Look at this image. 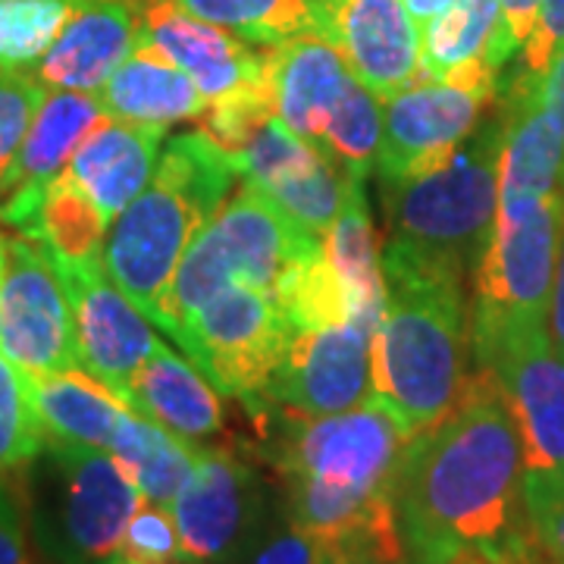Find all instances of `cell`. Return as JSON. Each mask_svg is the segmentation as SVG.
<instances>
[{
	"label": "cell",
	"instance_id": "obj_45",
	"mask_svg": "<svg viewBox=\"0 0 564 564\" xmlns=\"http://www.w3.org/2000/svg\"><path fill=\"white\" fill-rule=\"evenodd\" d=\"M426 564H489L484 555H477V552H452V555H443V558H436V562H426Z\"/></svg>",
	"mask_w": 564,
	"mask_h": 564
},
{
	"label": "cell",
	"instance_id": "obj_24",
	"mask_svg": "<svg viewBox=\"0 0 564 564\" xmlns=\"http://www.w3.org/2000/svg\"><path fill=\"white\" fill-rule=\"evenodd\" d=\"M129 408L192 445H207L214 436H220L226 423L217 386L204 377L198 364L182 358L166 343L158 345L154 355L141 364L132 380Z\"/></svg>",
	"mask_w": 564,
	"mask_h": 564
},
{
	"label": "cell",
	"instance_id": "obj_21",
	"mask_svg": "<svg viewBox=\"0 0 564 564\" xmlns=\"http://www.w3.org/2000/svg\"><path fill=\"white\" fill-rule=\"evenodd\" d=\"M107 120L98 95L85 91H47L32 129L22 141L17 166L0 198V223L22 232L41 202V192L63 176L73 154Z\"/></svg>",
	"mask_w": 564,
	"mask_h": 564
},
{
	"label": "cell",
	"instance_id": "obj_36",
	"mask_svg": "<svg viewBox=\"0 0 564 564\" xmlns=\"http://www.w3.org/2000/svg\"><path fill=\"white\" fill-rule=\"evenodd\" d=\"M321 564H408L399 514H383L333 543H323Z\"/></svg>",
	"mask_w": 564,
	"mask_h": 564
},
{
	"label": "cell",
	"instance_id": "obj_28",
	"mask_svg": "<svg viewBox=\"0 0 564 564\" xmlns=\"http://www.w3.org/2000/svg\"><path fill=\"white\" fill-rule=\"evenodd\" d=\"M321 248L355 304V321L377 329L386 311V282L361 176H348L343 210L321 236Z\"/></svg>",
	"mask_w": 564,
	"mask_h": 564
},
{
	"label": "cell",
	"instance_id": "obj_8",
	"mask_svg": "<svg viewBox=\"0 0 564 564\" xmlns=\"http://www.w3.org/2000/svg\"><path fill=\"white\" fill-rule=\"evenodd\" d=\"M317 248V236L295 226L258 188L242 185L192 239L154 326L180 339L195 311L226 285H254L273 295L282 273Z\"/></svg>",
	"mask_w": 564,
	"mask_h": 564
},
{
	"label": "cell",
	"instance_id": "obj_5",
	"mask_svg": "<svg viewBox=\"0 0 564 564\" xmlns=\"http://www.w3.org/2000/svg\"><path fill=\"white\" fill-rule=\"evenodd\" d=\"M499 110L440 166L411 180H380L386 245L474 280L499 207Z\"/></svg>",
	"mask_w": 564,
	"mask_h": 564
},
{
	"label": "cell",
	"instance_id": "obj_1",
	"mask_svg": "<svg viewBox=\"0 0 564 564\" xmlns=\"http://www.w3.org/2000/svg\"><path fill=\"white\" fill-rule=\"evenodd\" d=\"M395 514L408 564L477 552L489 564H558L524 499V452L496 380L474 370L452 414L404 448Z\"/></svg>",
	"mask_w": 564,
	"mask_h": 564
},
{
	"label": "cell",
	"instance_id": "obj_11",
	"mask_svg": "<svg viewBox=\"0 0 564 564\" xmlns=\"http://www.w3.org/2000/svg\"><path fill=\"white\" fill-rule=\"evenodd\" d=\"M182 564H239L263 524L258 470L223 445H195L192 474L170 505Z\"/></svg>",
	"mask_w": 564,
	"mask_h": 564
},
{
	"label": "cell",
	"instance_id": "obj_40",
	"mask_svg": "<svg viewBox=\"0 0 564 564\" xmlns=\"http://www.w3.org/2000/svg\"><path fill=\"white\" fill-rule=\"evenodd\" d=\"M564 51V0H540V17L521 47L527 73L543 76L552 61Z\"/></svg>",
	"mask_w": 564,
	"mask_h": 564
},
{
	"label": "cell",
	"instance_id": "obj_39",
	"mask_svg": "<svg viewBox=\"0 0 564 564\" xmlns=\"http://www.w3.org/2000/svg\"><path fill=\"white\" fill-rule=\"evenodd\" d=\"M29 518L22 502L20 477L0 474V564H32Z\"/></svg>",
	"mask_w": 564,
	"mask_h": 564
},
{
	"label": "cell",
	"instance_id": "obj_3",
	"mask_svg": "<svg viewBox=\"0 0 564 564\" xmlns=\"http://www.w3.org/2000/svg\"><path fill=\"white\" fill-rule=\"evenodd\" d=\"M386 311L373 333V399L411 440L455 411L474 380L467 276L386 245Z\"/></svg>",
	"mask_w": 564,
	"mask_h": 564
},
{
	"label": "cell",
	"instance_id": "obj_44",
	"mask_svg": "<svg viewBox=\"0 0 564 564\" xmlns=\"http://www.w3.org/2000/svg\"><path fill=\"white\" fill-rule=\"evenodd\" d=\"M452 0H404V7H408V13L417 20V25L423 22H430L433 17H440L445 7H448Z\"/></svg>",
	"mask_w": 564,
	"mask_h": 564
},
{
	"label": "cell",
	"instance_id": "obj_38",
	"mask_svg": "<svg viewBox=\"0 0 564 564\" xmlns=\"http://www.w3.org/2000/svg\"><path fill=\"white\" fill-rule=\"evenodd\" d=\"M524 499L540 543L564 564V484L524 480Z\"/></svg>",
	"mask_w": 564,
	"mask_h": 564
},
{
	"label": "cell",
	"instance_id": "obj_23",
	"mask_svg": "<svg viewBox=\"0 0 564 564\" xmlns=\"http://www.w3.org/2000/svg\"><path fill=\"white\" fill-rule=\"evenodd\" d=\"M163 139L166 129L161 126H139L107 117L82 141L63 176L79 185L101 207L104 217L113 223L122 207L135 202L141 188L154 176Z\"/></svg>",
	"mask_w": 564,
	"mask_h": 564
},
{
	"label": "cell",
	"instance_id": "obj_47",
	"mask_svg": "<svg viewBox=\"0 0 564 564\" xmlns=\"http://www.w3.org/2000/svg\"><path fill=\"white\" fill-rule=\"evenodd\" d=\"M3 245H7V236H0V270H3Z\"/></svg>",
	"mask_w": 564,
	"mask_h": 564
},
{
	"label": "cell",
	"instance_id": "obj_46",
	"mask_svg": "<svg viewBox=\"0 0 564 564\" xmlns=\"http://www.w3.org/2000/svg\"><path fill=\"white\" fill-rule=\"evenodd\" d=\"M104 564H141V562H132V558H126V555H120V552H117L113 558H107Z\"/></svg>",
	"mask_w": 564,
	"mask_h": 564
},
{
	"label": "cell",
	"instance_id": "obj_30",
	"mask_svg": "<svg viewBox=\"0 0 564 564\" xmlns=\"http://www.w3.org/2000/svg\"><path fill=\"white\" fill-rule=\"evenodd\" d=\"M107 229L110 220L104 217L101 207L79 185L57 176L41 192L39 207L20 236L39 242L57 261H95L104 258Z\"/></svg>",
	"mask_w": 564,
	"mask_h": 564
},
{
	"label": "cell",
	"instance_id": "obj_15",
	"mask_svg": "<svg viewBox=\"0 0 564 564\" xmlns=\"http://www.w3.org/2000/svg\"><path fill=\"white\" fill-rule=\"evenodd\" d=\"M226 158L239 170L245 185L258 188L267 202L317 239L343 210L348 176L314 144L295 135L276 110L263 113L248 129L242 144Z\"/></svg>",
	"mask_w": 564,
	"mask_h": 564
},
{
	"label": "cell",
	"instance_id": "obj_41",
	"mask_svg": "<svg viewBox=\"0 0 564 564\" xmlns=\"http://www.w3.org/2000/svg\"><path fill=\"white\" fill-rule=\"evenodd\" d=\"M251 564H321V543L285 521L261 545H254Z\"/></svg>",
	"mask_w": 564,
	"mask_h": 564
},
{
	"label": "cell",
	"instance_id": "obj_16",
	"mask_svg": "<svg viewBox=\"0 0 564 564\" xmlns=\"http://www.w3.org/2000/svg\"><path fill=\"white\" fill-rule=\"evenodd\" d=\"M373 333L361 321L292 329L263 402L323 417L373 399Z\"/></svg>",
	"mask_w": 564,
	"mask_h": 564
},
{
	"label": "cell",
	"instance_id": "obj_10",
	"mask_svg": "<svg viewBox=\"0 0 564 564\" xmlns=\"http://www.w3.org/2000/svg\"><path fill=\"white\" fill-rule=\"evenodd\" d=\"M289 339L292 326L270 292L226 285L195 311L176 343L223 395L254 408L263 402Z\"/></svg>",
	"mask_w": 564,
	"mask_h": 564
},
{
	"label": "cell",
	"instance_id": "obj_14",
	"mask_svg": "<svg viewBox=\"0 0 564 564\" xmlns=\"http://www.w3.org/2000/svg\"><path fill=\"white\" fill-rule=\"evenodd\" d=\"M51 261L61 273L66 299L73 307L79 367L129 408L135 373L163 343L154 329V321L110 280L104 258L95 261L51 258Z\"/></svg>",
	"mask_w": 564,
	"mask_h": 564
},
{
	"label": "cell",
	"instance_id": "obj_26",
	"mask_svg": "<svg viewBox=\"0 0 564 564\" xmlns=\"http://www.w3.org/2000/svg\"><path fill=\"white\" fill-rule=\"evenodd\" d=\"M514 51L521 47L505 29L499 0H452L421 29L423 79L443 82L470 63H489L502 73Z\"/></svg>",
	"mask_w": 564,
	"mask_h": 564
},
{
	"label": "cell",
	"instance_id": "obj_29",
	"mask_svg": "<svg viewBox=\"0 0 564 564\" xmlns=\"http://www.w3.org/2000/svg\"><path fill=\"white\" fill-rule=\"evenodd\" d=\"M107 452L129 474L141 499L151 505H163V508L176 502L180 489L192 474V464H195V445L173 436L166 426L132 411V408L122 411Z\"/></svg>",
	"mask_w": 564,
	"mask_h": 564
},
{
	"label": "cell",
	"instance_id": "obj_12",
	"mask_svg": "<svg viewBox=\"0 0 564 564\" xmlns=\"http://www.w3.org/2000/svg\"><path fill=\"white\" fill-rule=\"evenodd\" d=\"M0 355L25 377L82 370L73 307L47 251L7 236L0 270Z\"/></svg>",
	"mask_w": 564,
	"mask_h": 564
},
{
	"label": "cell",
	"instance_id": "obj_17",
	"mask_svg": "<svg viewBox=\"0 0 564 564\" xmlns=\"http://www.w3.org/2000/svg\"><path fill=\"white\" fill-rule=\"evenodd\" d=\"M496 88H467L455 82L423 79L383 104V141L377 154L380 180H411L455 154L470 139Z\"/></svg>",
	"mask_w": 564,
	"mask_h": 564
},
{
	"label": "cell",
	"instance_id": "obj_37",
	"mask_svg": "<svg viewBox=\"0 0 564 564\" xmlns=\"http://www.w3.org/2000/svg\"><path fill=\"white\" fill-rule=\"evenodd\" d=\"M120 555L141 564H182L173 511L163 505L141 502L122 533Z\"/></svg>",
	"mask_w": 564,
	"mask_h": 564
},
{
	"label": "cell",
	"instance_id": "obj_35",
	"mask_svg": "<svg viewBox=\"0 0 564 564\" xmlns=\"http://www.w3.org/2000/svg\"><path fill=\"white\" fill-rule=\"evenodd\" d=\"M47 88L29 73H0V198Z\"/></svg>",
	"mask_w": 564,
	"mask_h": 564
},
{
	"label": "cell",
	"instance_id": "obj_7",
	"mask_svg": "<svg viewBox=\"0 0 564 564\" xmlns=\"http://www.w3.org/2000/svg\"><path fill=\"white\" fill-rule=\"evenodd\" d=\"M273 110L345 176L367 180L383 141V98L370 91L336 44L307 32L267 54Z\"/></svg>",
	"mask_w": 564,
	"mask_h": 564
},
{
	"label": "cell",
	"instance_id": "obj_42",
	"mask_svg": "<svg viewBox=\"0 0 564 564\" xmlns=\"http://www.w3.org/2000/svg\"><path fill=\"white\" fill-rule=\"evenodd\" d=\"M499 3H502L505 29L518 41V47H524V41L530 39L536 17H540V0H499Z\"/></svg>",
	"mask_w": 564,
	"mask_h": 564
},
{
	"label": "cell",
	"instance_id": "obj_27",
	"mask_svg": "<svg viewBox=\"0 0 564 564\" xmlns=\"http://www.w3.org/2000/svg\"><path fill=\"white\" fill-rule=\"evenodd\" d=\"M25 386L47 440L110 448L126 404L107 386L85 370L25 377Z\"/></svg>",
	"mask_w": 564,
	"mask_h": 564
},
{
	"label": "cell",
	"instance_id": "obj_25",
	"mask_svg": "<svg viewBox=\"0 0 564 564\" xmlns=\"http://www.w3.org/2000/svg\"><path fill=\"white\" fill-rule=\"evenodd\" d=\"M98 101L113 120L161 129L173 122L202 120L207 110V98L198 91V85L176 63L144 44H135V51L104 82Z\"/></svg>",
	"mask_w": 564,
	"mask_h": 564
},
{
	"label": "cell",
	"instance_id": "obj_48",
	"mask_svg": "<svg viewBox=\"0 0 564 564\" xmlns=\"http://www.w3.org/2000/svg\"><path fill=\"white\" fill-rule=\"evenodd\" d=\"M44 564H47V562H44Z\"/></svg>",
	"mask_w": 564,
	"mask_h": 564
},
{
	"label": "cell",
	"instance_id": "obj_33",
	"mask_svg": "<svg viewBox=\"0 0 564 564\" xmlns=\"http://www.w3.org/2000/svg\"><path fill=\"white\" fill-rule=\"evenodd\" d=\"M85 0H0V73H32Z\"/></svg>",
	"mask_w": 564,
	"mask_h": 564
},
{
	"label": "cell",
	"instance_id": "obj_4",
	"mask_svg": "<svg viewBox=\"0 0 564 564\" xmlns=\"http://www.w3.org/2000/svg\"><path fill=\"white\" fill-rule=\"evenodd\" d=\"M236 176L239 170L217 141L180 132L166 141L139 198L110 223L104 267L151 321L161 317L188 245L226 204Z\"/></svg>",
	"mask_w": 564,
	"mask_h": 564
},
{
	"label": "cell",
	"instance_id": "obj_9",
	"mask_svg": "<svg viewBox=\"0 0 564 564\" xmlns=\"http://www.w3.org/2000/svg\"><path fill=\"white\" fill-rule=\"evenodd\" d=\"M474 367L486 370L514 417L524 480L564 484V355L549 323H470Z\"/></svg>",
	"mask_w": 564,
	"mask_h": 564
},
{
	"label": "cell",
	"instance_id": "obj_43",
	"mask_svg": "<svg viewBox=\"0 0 564 564\" xmlns=\"http://www.w3.org/2000/svg\"><path fill=\"white\" fill-rule=\"evenodd\" d=\"M549 336L555 348L564 355V232L558 245V263H555V280H552V295H549Z\"/></svg>",
	"mask_w": 564,
	"mask_h": 564
},
{
	"label": "cell",
	"instance_id": "obj_32",
	"mask_svg": "<svg viewBox=\"0 0 564 564\" xmlns=\"http://www.w3.org/2000/svg\"><path fill=\"white\" fill-rule=\"evenodd\" d=\"M273 299L292 329H323V326L355 321V304L336 276V270L323 258V248L295 261L282 273Z\"/></svg>",
	"mask_w": 564,
	"mask_h": 564
},
{
	"label": "cell",
	"instance_id": "obj_6",
	"mask_svg": "<svg viewBox=\"0 0 564 564\" xmlns=\"http://www.w3.org/2000/svg\"><path fill=\"white\" fill-rule=\"evenodd\" d=\"M20 477L29 533L47 564H104L144 502L107 448L47 440Z\"/></svg>",
	"mask_w": 564,
	"mask_h": 564
},
{
	"label": "cell",
	"instance_id": "obj_18",
	"mask_svg": "<svg viewBox=\"0 0 564 564\" xmlns=\"http://www.w3.org/2000/svg\"><path fill=\"white\" fill-rule=\"evenodd\" d=\"M499 207L496 223H514L564 192V135L543 98V76L521 69L499 82Z\"/></svg>",
	"mask_w": 564,
	"mask_h": 564
},
{
	"label": "cell",
	"instance_id": "obj_19",
	"mask_svg": "<svg viewBox=\"0 0 564 564\" xmlns=\"http://www.w3.org/2000/svg\"><path fill=\"white\" fill-rule=\"evenodd\" d=\"M317 35L343 51L383 101L423 82L421 25L404 0H311Z\"/></svg>",
	"mask_w": 564,
	"mask_h": 564
},
{
	"label": "cell",
	"instance_id": "obj_31",
	"mask_svg": "<svg viewBox=\"0 0 564 564\" xmlns=\"http://www.w3.org/2000/svg\"><path fill=\"white\" fill-rule=\"evenodd\" d=\"M176 3L198 20L267 47H276L295 35L317 32L311 0H176Z\"/></svg>",
	"mask_w": 564,
	"mask_h": 564
},
{
	"label": "cell",
	"instance_id": "obj_13",
	"mask_svg": "<svg viewBox=\"0 0 564 564\" xmlns=\"http://www.w3.org/2000/svg\"><path fill=\"white\" fill-rule=\"evenodd\" d=\"M564 232V192L514 223H496L474 270L470 323H545Z\"/></svg>",
	"mask_w": 564,
	"mask_h": 564
},
{
	"label": "cell",
	"instance_id": "obj_22",
	"mask_svg": "<svg viewBox=\"0 0 564 564\" xmlns=\"http://www.w3.org/2000/svg\"><path fill=\"white\" fill-rule=\"evenodd\" d=\"M135 44V0H85L29 76L47 91L98 95Z\"/></svg>",
	"mask_w": 564,
	"mask_h": 564
},
{
	"label": "cell",
	"instance_id": "obj_34",
	"mask_svg": "<svg viewBox=\"0 0 564 564\" xmlns=\"http://www.w3.org/2000/svg\"><path fill=\"white\" fill-rule=\"evenodd\" d=\"M47 443L17 364L0 355V474H20Z\"/></svg>",
	"mask_w": 564,
	"mask_h": 564
},
{
	"label": "cell",
	"instance_id": "obj_2",
	"mask_svg": "<svg viewBox=\"0 0 564 564\" xmlns=\"http://www.w3.org/2000/svg\"><path fill=\"white\" fill-rule=\"evenodd\" d=\"M251 414L280 474L289 524L323 545L395 511L411 433L386 404L367 399L343 414L311 417L261 402Z\"/></svg>",
	"mask_w": 564,
	"mask_h": 564
},
{
	"label": "cell",
	"instance_id": "obj_20",
	"mask_svg": "<svg viewBox=\"0 0 564 564\" xmlns=\"http://www.w3.org/2000/svg\"><path fill=\"white\" fill-rule=\"evenodd\" d=\"M139 44L176 63L207 104L267 88V54L220 25L185 13L176 0H135Z\"/></svg>",
	"mask_w": 564,
	"mask_h": 564
}]
</instances>
